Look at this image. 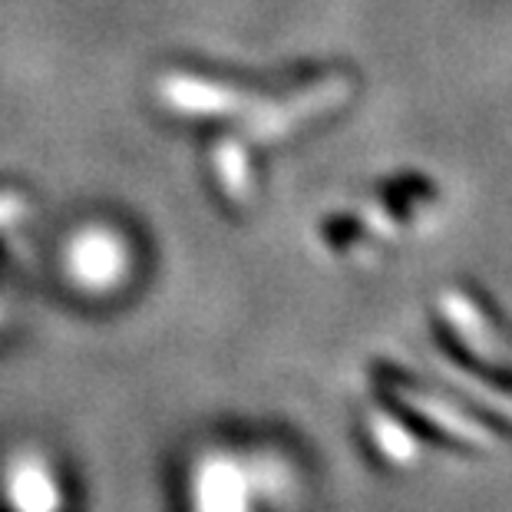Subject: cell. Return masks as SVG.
Masks as SVG:
<instances>
[{
  "mask_svg": "<svg viewBox=\"0 0 512 512\" xmlns=\"http://www.w3.org/2000/svg\"><path fill=\"white\" fill-rule=\"evenodd\" d=\"M374 394L394 407L407 427L430 446H463V450H489L503 440V420L479 413L473 403L446 394L437 384L407 374L394 364L374 367L370 374Z\"/></svg>",
  "mask_w": 512,
  "mask_h": 512,
  "instance_id": "6da1fadb",
  "label": "cell"
},
{
  "mask_svg": "<svg viewBox=\"0 0 512 512\" xmlns=\"http://www.w3.org/2000/svg\"><path fill=\"white\" fill-rule=\"evenodd\" d=\"M189 512H265V479L252 456L212 446L189 470Z\"/></svg>",
  "mask_w": 512,
  "mask_h": 512,
  "instance_id": "7a4b0ae2",
  "label": "cell"
},
{
  "mask_svg": "<svg viewBox=\"0 0 512 512\" xmlns=\"http://www.w3.org/2000/svg\"><path fill=\"white\" fill-rule=\"evenodd\" d=\"M0 496L7 512H70L67 486L43 453H14L0 473Z\"/></svg>",
  "mask_w": 512,
  "mask_h": 512,
  "instance_id": "3957f363",
  "label": "cell"
},
{
  "mask_svg": "<svg viewBox=\"0 0 512 512\" xmlns=\"http://www.w3.org/2000/svg\"><path fill=\"white\" fill-rule=\"evenodd\" d=\"M361 420H364L370 453L384 466H390V470H410V466L420 463L427 443H423L417 433L407 427V420H403L384 397L374 394V390H370V400Z\"/></svg>",
  "mask_w": 512,
  "mask_h": 512,
  "instance_id": "277c9868",
  "label": "cell"
},
{
  "mask_svg": "<svg viewBox=\"0 0 512 512\" xmlns=\"http://www.w3.org/2000/svg\"><path fill=\"white\" fill-rule=\"evenodd\" d=\"M0 512H7V509H4V506H0Z\"/></svg>",
  "mask_w": 512,
  "mask_h": 512,
  "instance_id": "5b68a950",
  "label": "cell"
}]
</instances>
